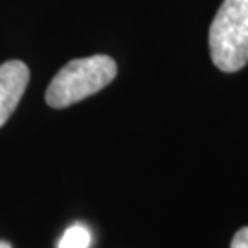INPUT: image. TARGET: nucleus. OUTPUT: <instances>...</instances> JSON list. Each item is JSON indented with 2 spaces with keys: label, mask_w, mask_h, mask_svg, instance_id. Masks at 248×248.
Listing matches in <instances>:
<instances>
[{
  "label": "nucleus",
  "mask_w": 248,
  "mask_h": 248,
  "mask_svg": "<svg viewBox=\"0 0 248 248\" xmlns=\"http://www.w3.org/2000/svg\"><path fill=\"white\" fill-rule=\"evenodd\" d=\"M118 66L108 55H90L74 59L55 74L46 90V103L64 108L103 90L116 78Z\"/></svg>",
  "instance_id": "nucleus-1"
},
{
  "label": "nucleus",
  "mask_w": 248,
  "mask_h": 248,
  "mask_svg": "<svg viewBox=\"0 0 248 248\" xmlns=\"http://www.w3.org/2000/svg\"><path fill=\"white\" fill-rule=\"evenodd\" d=\"M213 64L222 72H239L248 64V0H224L208 33Z\"/></svg>",
  "instance_id": "nucleus-2"
},
{
  "label": "nucleus",
  "mask_w": 248,
  "mask_h": 248,
  "mask_svg": "<svg viewBox=\"0 0 248 248\" xmlns=\"http://www.w3.org/2000/svg\"><path fill=\"white\" fill-rule=\"evenodd\" d=\"M30 81V68L22 61H6L0 64V127L17 108Z\"/></svg>",
  "instance_id": "nucleus-3"
},
{
  "label": "nucleus",
  "mask_w": 248,
  "mask_h": 248,
  "mask_svg": "<svg viewBox=\"0 0 248 248\" xmlns=\"http://www.w3.org/2000/svg\"><path fill=\"white\" fill-rule=\"evenodd\" d=\"M90 232L81 226L74 224L62 233L61 241L57 243V248H89L90 247Z\"/></svg>",
  "instance_id": "nucleus-4"
},
{
  "label": "nucleus",
  "mask_w": 248,
  "mask_h": 248,
  "mask_svg": "<svg viewBox=\"0 0 248 248\" xmlns=\"http://www.w3.org/2000/svg\"><path fill=\"white\" fill-rule=\"evenodd\" d=\"M230 248H248V226L235 232Z\"/></svg>",
  "instance_id": "nucleus-5"
},
{
  "label": "nucleus",
  "mask_w": 248,
  "mask_h": 248,
  "mask_svg": "<svg viewBox=\"0 0 248 248\" xmlns=\"http://www.w3.org/2000/svg\"><path fill=\"white\" fill-rule=\"evenodd\" d=\"M0 248H11V245H9L8 241H0Z\"/></svg>",
  "instance_id": "nucleus-6"
}]
</instances>
